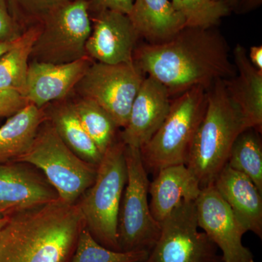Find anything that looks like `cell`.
Masks as SVG:
<instances>
[{"label": "cell", "mask_w": 262, "mask_h": 262, "mask_svg": "<svg viewBox=\"0 0 262 262\" xmlns=\"http://www.w3.org/2000/svg\"><path fill=\"white\" fill-rule=\"evenodd\" d=\"M134 61L170 96L198 86L208 90L237 73L227 41L215 27H184L165 42L141 45L134 51Z\"/></svg>", "instance_id": "6da1fadb"}, {"label": "cell", "mask_w": 262, "mask_h": 262, "mask_svg": "<svg viewBox=\"0 0 262 262\" xmlns=\"http://www.w3.org/2000/svg\"><path fill=\"white\" fill-rule=\"evenodd\" d=\"M84 227L77 204L59 198L7 215L0 262H70Z\"/></svg>", "instance_id": "7a4b0ae2"}, {"label": "cell", "mask_w": 262, "mask_h": 262, "mask_svg": "<svg viewBox=\"0 0 262 262\" xmlns=\"http://www.w3.org/2000/svg\"><path fill=\"white\" fill-rule=\"evenodd\" d=\"M206 113L193 139L186 165L201 188L214 182L226 165L234 141L247 130L238 108L226 91L224 80L207 90Z\"/></svg>", "instance_id": "3957f363"}, {"label": "cell", "mask_w": 262, "mask_h": 262, "mask_svg": "<svg viewBox=\"0 0 262 262\" xmlns=\"http://www.w3.org/2000/svg\"><path fill=\"white\" fill-rule=\"evenodd\" d=\"M125 152V144L116 139L103 154L94 184L77 203L91 235L101 246L116 251H121L118 218L127 182Z\"/></svg>", "instance_id": "277c9868"}, {"label": "cell", "mask_w": 262, "mask_h": 262, "mask_svg": "<svg viewBox=\"0 0 262 262\" xmlns=\"http://www.w3.org/2000/svg\"><path fill=\"white\" fill-rule=\"evenodd\" d=\"M208 95L204 88L188 90L171 101L170 111L149 142L141 148L147 172L157 173L170 165L187 163L193 139L206 113Z\"/></svg>", "instance_id": "5b68a950"}, {"label": "cell", "mask_w": 262, "mask_h": 262, "mask_svg": "<svg viewBox=\"0 0 262 262\" xmlns=\"http://www.w3.org/2000/svg\"><path fill=\"white\" fill-rule=\"evenodd\" d=\"M15 163L40 170L58 198L72 205L77 204L93 185L97 173L98 166L84 161L66 145L48 119L39 127L30 149Z\"/></svg>", "instance_id": "8992f818"}, {"label": "cell", "mask_w": 262, "mask_h": 262, "mask_svg": "<svg viewBox=\"0 0 262 262\" xmlns=\"http://www.w3.org/2000/svg\"><path fill=\"white\" fill-rule=\"evenodd\" d=\"M125 153L127 182L119 212V246L123 252H149L159 237L161 223L150 211V182L141 150L125 146Z\"/></svg>", "instance_id": "52a82bcc"}, {"label": "cell", "mask_w": 262, "mask_h": 262, "mask_svg": "<svg viewBox=\"0 0 262 262\" xmlns=\"http://www.w3.org/2000/svg\"><path fill=\"white\" fill-rule=\"evenodd\" d=\"M88 0H70L39 24L32 61L63 64L87 56L85 45L92 31Z\"/></svg>", "instance_id": "ba28073f"}, {"label": "cell", "mask_w": 262, "mask_h": 262, "mask_svg": "<svg viewBox=\"0 0 262 262\" xmlns=\"http://www.w3.org/2000/svg\"><path fill=\"white\" fill-rule=\"evenodd\" d=\"M145 75L134 61L119 64L94 61L75 89L81 98L98 103L119 128H124Z\"/></svg>", "instance_id": "9c48e42d"}, {"label": "cell", "mask_w": 262, "mask_h": 262, "mask_svg": "<svg viewBox=\"0 0 262 262\" xmlns=\"http://www.w3.org/2000/svg\"><path fill=\"white\" fill-rule=\"evenodd\" d=\"M198 228L194 201L183 200L161 222L158 241L140 262H222L219 248Z\"/></svg>", "instance_id": "30bf717a"}, {"label": "cell", "mask_w": 262, "mask_h": 262, "mask_svg": "<svg viewBox=\"0 0 262 262\" xmlns=\"http://www.w3.org/2000/svg\"><path fill=\"white\" fill-rule=\"evenodd\" d=\"M194 205L198 227L222 251V261L253 259L252 253L242 242L243 236L248 231L213 184L202 188Z\"/></svg>", "instance_id": "8fae6325"}, {"label": "cell", "mask_w": 262, "mask_h": 262, "mask_svg": "<svg viewBox=\"0 0 262 262\" xmlns=\"http://www.w3.org/2000/svg\"><path fill=\"white\" fill-rule=\"evenodd\" d=\"M139 34L128 15L105 10L97 13L85 45L91 59L106 64L134 61Z\"/></svg>", "instance_id": "7c38bea8"}, {"label": "cell", "mask_w": 262, "mask_h": 262, "mask_svg": "<svg viewBox=\"0 0 262 262\" xmlns=\"http://www.w3.org/2000/svg\"><path fill=\"white\" fill-rule=\"evenodd\" d=\"M45 177L24 163L0 164V214L7 216L58 199Z\"/></svg>", "instance_id": "4fadbf2b"}, {"label": "cell", "mask_w": 262, "mask_h": 262, "mask_svg": "<svg viewBox=\"0 0 262 262\" xmlns=\"http://www.w3.org/2000/svg\"><path fill=\"white\" fill-rule=\"evenodd\" d=\"M168 89L151 77H146L131 107L126 126L120 139L126 146L141 149L161 126L170 111Z\"/></svg>", "instance_id": "5bb4252c"}, {"label": "cell", "mask_w": 262, "mask_h": 262, "mask_svg": "<svg viewBox=\"0 0 262 262\" xmlns=\"http://www.w3.org/2000/svg\"><path fill=\"white\" fill-rule=\"evenodd\" d=\"M85 56L68 63H29L25 97L31 104L43 108L70 94L94 62Z\"/></svg>", "instance_id": "9a60e30c"}, {"label": "cell", "mask_w": 262, "mask_h": 262, "mask_svg": "<svg viewBox=\"0 0 262 262\" xmlns=\"http://www.w3.org/2000/svg\"><path fill=\"white\" fill-rule=\"evenodd\" d=\"M237 73L224 80L226 91L238 108L246 129L262 130V70L253 67L248 59L246 48L237 44L233 51Z\"/></svg>", "instance_id": "2e32d148"}, {"label": "cell", "mask_w": 262, "mask_h": 262, "mask_svg": "<svg viewBox=\"0 0 262 262\" xmlns=\"http://www.w3.org/2000/svg\"><path fill=\"white\" fill-rule=\"evenodd\" d=\"M247 231L262 237V193L252 181L228 165L213 183Z\"/></svg>", "instance_id": "e0dca14e"}, {"label": "cell", "mask_w": 262, "mask_h": 262, "mask_svg": "<svg viewBox=\"0 0 262 262\" xmlns=\"http://www.w3.org/2000/svg\"><path fill=\"white\" fill-rule=\"evenodd\" d=\"M201 189L198 179L184 164L160 169L149 183L151 214L161 223L183 200L195 201Z\"/></svg>", "instance_id": "ac0fdd59"}, {"label": "cell", "mask_w": 262, "mask_h": 262, "mask_svg": "<svg viewBox=\"0 0 262 262\" xmlns=\"http://www.w3.org/2000/svg\"><path fill=\"white\" fill-rule=\"evenodd\" d=\"M128 16L139 37L149 44L165 42L185 27L169 0H135Z\"/></svg>", "instance_id": "d6986e66"}, {"label": "cell", "mask_w": 262, "mask_h": 262, "mask_svg": "<svg viewBox=\"0 0 262 262\" xmlns=\"http://www.w3.org/2000/svg\"><path fill=\"white\" fill-rule=\"evenodd\" d=\"M48 119L44 108L31 103L8 117L0 127V164L15 163L25 155L35 140L39 127Z\"/></svg>", "instance_id": "ffe728a7"}, {"label": "cell", "mask_w": 262, "mask_h": 262, "mask_svg": "<svg viewBox=\"0 0 262 262\" xmlns=\"http://www.w3.org/2000/svg\"><path fill=\"white\" fill-rule=\"evenodd\" d=\"M48 117L61 140L75 155L91 165H99L103 155L84 130L72 103L57 105Z\"/></svg>", "instance_id": "44dd1931"}, {"label": "cell", "mask_w": 262, "mask_h": 262, "mask_svg": "<svg viewBox=\"0 0 262 262\" xmlns=\"http://www.w3.org/2000/svg\"><path fill=\"white\" fill-rule=\"evenodd\" d=\"M40 26L24 31L11 49L0 58V89L12 90L25 96L33 46Z\"/></svg>", "instance_id": "7402d4cb"}, {"label": "cell", "mask_w": 262, "mask_h": 262, "mask_svg": "<svg viewBox=\"0 0 262 262\" xmlns=\"http://www.w3.org/2000/svg\"><path fill=\"white\" fill-rule=\"evenodd\" d=\"M259 134L253 128L241 133L232 145L227 165L248 177L262 193V144Z\"/></svg>", "instance_id": "603a6c76"}, {"label": "cell", "mask_w": 262, "mask_h": 262, "mask_svg": "<svg viewBox=\"0 0 262 262\" xmlns=\"http://www.w3.org/2000/svg\"><path fill=\"white\" fill-rule=\"evenodd\" d=\"M79 120L98 150L103 155L116 141L119 128L112 117L98 103L81 98L72 103Z\"/></svg>", "instance_id": "cb8c5ba5"}, {"label": "cell", "mask_w": 262, "mask_h": 262, "mask_svg": "<svg viewBox=\"0 0 262 262\" xmlns=\"http://www.w3.org/2000/svg\"><path fill=\"white\" fill-rule=\"evenodd\" d=\"M171 3L184 18L185 27H215L232 11L225 3L215 0H172Z\"/></svg>", "instance_id": "d4e9b609"}, {"label": "cell", "mask_w": 262, "mask_h": 262, "mask_svg": "<svg viewBox=\"0 0 262 262\" xmlns=\"http://www.w3.org/2000/svg\"><path fill=\"white\" fill-rule=\"evenodd\" d=\"M146 251H116L101 246L85 226L81 231L70 262H140L147 257Z\"/></svg>", "instance_id": "484cf974"}, {"label": "cell", "mask_w": 262, "mask_h": 262, "mask_svg": "<svg viewBox=\"0 0 262 262\" xmlns=\"http://www.w3.org/2000/svg\"><path fill=\"white\" fill-rule=\"evenodd\" d=\"M70 0H5L15 23L23 32L39 25L53 10Z\"/></svg>", "instance_id": "4316f807"}, {"label": "cell", "mask_w": 262, "mask_h": 262, "mask_svg": "<svg viewBox=\"0 0 262 262\" xmlns=\"http://www.w3.org/2000/svg\"><path fill=\"white\" fill-rule=\"evenodd\" d=\"M23 95L12 90L0 89V117H10L29 104Z\"/></svg>", "instance_id": "83f0119b"}, {"label": "cell", "mask_w": 262, "mask_h": 262, "mask_svg": "<svg viewBox=\"0 0 262 262\" xmlns=\"http://www.w3.org/2000/svg\"><path fill=\"white\" fill-rule=\"evenodd\" d=\"M23 32L10 15L5 0H0V41H14Z\"/></svg>", "instance_id": "f1b7e54d"}, {"label": "cell", "mask_w": 262, "mask_h": 262, "mask_svg": "<svg viewBox=\"0 0 262 262\" xmlns=\"http://www.w3.org/2000/svg\"><path fill=\"white\" fill-rule=\"evenodd\" d=\"M90 8L97 13L102 10H110L129 15L132 9L134 0H88Z\"/></svg>", "instance_id": "f546056e"}, {"label": "cell", "mask_w": 262, "mask_h": 262, "mask_svg": "<svg viewBox=\"0 0 262 262\" xmlns=\"http://www.w3.org/2000/svg\"><path fill=\"white\" fill-rule=\"evenodd\" d=\"M262 0H239L234 11L237 14H246L261 6Z\"/></svg>", "instance_id": "4dcf8cb0"}, {"label": "cell", "mask_w": 262, "mask_h": 262, "mask_svg": "<svg viewBox=\"0 0 262 262\" xmlns=\"http://www.w3.org/2000/svg\"><path fill=\"white\" fill-rule=\"evenodd\" d=\"M248 59L253 67L258 70H262V47L261 46H252L248 55Z\"/></svg>", "instance_id": "1f68e13d"}, {"label": "cell", "mask_w": 262, "mask_h": 262, "mask_svg": "<svg viewBox=\"0 0 262 262\" xmlns=\"http://www.w3.org/2000/svg\"><path fill=\"white\" fill-rule=\"evenodd\" d=\"M17 39L14 41H0V58L13 48Z\"/></svg>", "instance_id": "d6a6232c"}, {"label": "cell", "mask_w": 262, "mask_h": 262, "mask_svg": "<svg viewBox=\"0 0 262 262\" xmlns=\"http://www.w3.org/2000/svg\"><path fill=\"white\" fill-rule=\"evenodd\" d=\"M215 1L222 2V3H225L230 8L231 10H233L239 0H215Z\"/></svg>", "instance_id": "836d02e7"}, {"label": "cell", "mask_w": 262, "mask_h": 262, "mask_svg": "<svg viewBox=\"0 0 262 262\" xmlns=\"http://www.w3.org/2000/svg\"><path fill=\"white\" fill-rule=\"evenodd\" d=\"M7 216L0 217V233H1L2 229L4 227L5 222H6Z\"/></svg>", "instance_id": "e575fe53"}, {"label": "cell", "mask_w": 262, "mask_h": 262, "mask_svg": "<svg viewBox=\"0 0 262 262\" xmlns=\"http://www.w3.org/2000/svg\"><path fill=\"white\" fill-rule=\"evenodd\" d=\"M247 262H254V261H253V259H252V260H250V261H248Z\"/></svg>", "instance_id": "d590c367"}, {"label": "cell", "mask_w": 262, "mask_h": 262, "mask_svg": "<svg viewBox=\"0 0 262 262\" xmlns=\"http://www.w3.org/2000/svg\"><path fill=\"white\" fill-rule=\"evenodd\" d=\"M3 216H4V215H2L1 214H0V217H3Z\"/></svg>", "instance_id": "8d00e7d4"}]
</instances>
